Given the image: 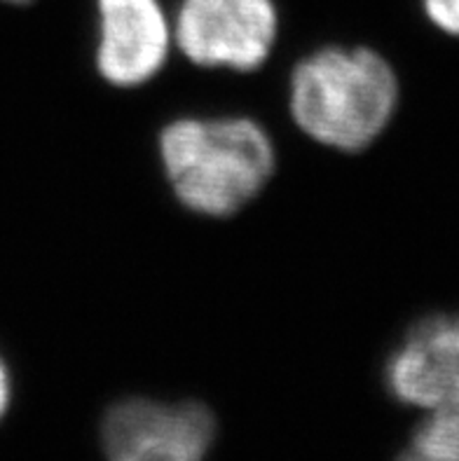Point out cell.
Instances as JSON below:
<instances>
[{
    "label": "cell",
    "mask_w": 459,
    "mask_h": 461,
    "mask_svg": "<svg viewBox=\"0 0 459 461\" xmlns=\"http://www.w3.org/2000/svg\"><path fill=\"white\" fill-rule=\"evenodd\" d=\"M286 99L296 127L314 143L361 152L394 120L401 82L390 59L371 47L324 45L293 66Z\"/></svg>",
    "instance_id": "2"
},
{
    "label": "cell",
    "mask_w": 459,
    "mask_h": 461,
    "mask_svg": "<svg viewBox=\"0 0 459 461\" xmlns=\"http://www.w3.org/2000/svg\"><path fill=\"white\" fill-rule=\"evenodd\" d=\"M12 403V375L7 368L5 358L0 357V420L7 415Z\"/></svg>",
    "instance_id": "9"
},
{
    "label": "cell",
    "mask_w": 459,
    "mask_h": 461,
    "mask_svg": "<svg viewBox=\"0 0 459 461\" xmlns=\"http://www.w3.org/2000/svg\"><path fill=\"white\" fill-rule=\"evenodd\" d=\"M216 431L214 412L195 401L124 398L106 412L101 445L108 461H204Z\"/></svg>",
    "instance_id": "4"
},
{
    "label": "cell",
    "mask_w": 459,
    "mask_h": 461,
    "mask_svg": "<svg viewBox=\"0 0 459 461\" xmlns=\"http://www.w3.org/2000/svg\"><path fill=\"white\" fill-rule=\"evenodd\" d=\"M427 22L450 38H459V0H422Z\"/></svg>",
    "instance_id": "8"
},
{
    "label": "cell",
    "mask_w": 459,
    "mask_h": 461,
    "mask_svg": "<svg viewBox=\"0 0 459 461\" xmlns=\"http://www.w3.org/2000/svg\"><path fill=\"white\" fill-rule=\"evenodd\" d=\"M94 66L106 85L136 89L167 66L174 26L160 0H94Z\"/></svg>",
    "instance_id": "5"
},
{
    "label": "cell",
    "mask_w": 459,
    "mask_h": 461,
    "mask_svg": "<svg viewBox=\"0 0 459 461\" xmlns=\"http://www.w3.org/2000/svg\"><path fill=\"white\" fill-rule=\"evenodd\" d=\"M396 461H436V459L422 456V455H419V452H415V450H410V447H408V450L403 452V455L399 456V459H396Z\"/></svg>",
    "instance_id": "10"
},
{
    "label": "cell",
    "mask_w": 459,
    "mask_h": 461,
    "mask_svg": "<svg viewBox=\"0 0 459 461\" xmlns=\"http://www.w3.org/2000/svg\"><path fill=\"white\" fill-rule=\"evenodd\" d=\"M410 450L436 461H459V410H434L415 429Z\"/></svg>",
    "instance_id": "7"
},
{
    "label": "cell",
    "mask_w": 459,
    "mask_h": 461,
    "mask_svg": "<svg viewBox=\"0 0 459 461\" xmlns=\"http://www.w3.org/2000/svg\"><path fill=\"white\" fill-rule=\"evenodd\" d=\"M171 26L190 64L253 73L272 57L280 10L274 0H180Z\"/></svg>",
    "instance_id": "3"
},
{
    "label": "cell",
    "mask_w": 459,
    "mask_h": 461,
    "mask_svg": "<svg viewBox=\"0 0 459 461\" xmlns=\"http://www.w3.org/2000/svg\"><path fill=\"white\" fill-rule=\"evenodd\" d=\"M164 181L180 206L230 218L256 202L277 171V146L249 115H180L157 134Z\"/></svg>",
    "instance_id": "1"
},
{
    "label": "cell",
    "mask_w": 459,
    "mask_h": 461,
    "mask_svg": "<svg viewBox=\"0 0 459 461\" xmlns=\"http://www.w3.org/2000/svg\"><path fill=\"white\" fill-rule=\"evenodd\" d=\"M384 384L410 408L459 410V312L431 314L408 328L384 363Z\"/></svg>",
    "instance_id": "6"
},
{
    "label": "cell",
    "mask_w": 459,
    "mask_h": 461,
    "mask_svg": "<svg viewBox=\"0 0 459 461\" xmlns=\"http://www.w3.org/2000/svg\"><path fill=\"white\" fill-rule=\"evenodd\" d=\"M0 3H7V5H29L33 0H0Z\"/></svg>",
    "instance_id": "11"
}]
</instances>
